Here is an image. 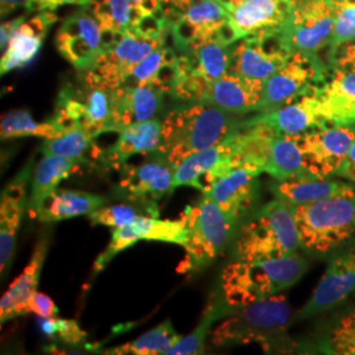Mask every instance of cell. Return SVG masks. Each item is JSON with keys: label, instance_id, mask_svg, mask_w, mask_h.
I'll return each mask as SVG.
<instances>
[{"label": "cell", "instance_id": "6da1fadb", "mask_svg": "<svg viewBox=\"0 0 355 355\" xmlns=\"http://www.w3.org/2000/svg\"><path fill=\"white\" fill-rule=\"evenodd\" d=\"M306 270V259L296 253L253 262L233 261L223 270L209 302L218 308L224 318L237 309L291 287Z\"/></svg>", "mask_w": 355, "mask_h": 355}, {"label": "cell", "instance_id": "7a4b0ae2", "mask_svg": "<svg viewBox=\"0 0 355 355\" xmlns=\"http://www.w3.org/2000/svg\"><path fill=\"white\" fill-rule=\"evenodd\" d=\"M242 114L212 104L184 102L166 114L157 153L177 167L195 153L229 140L243 128Z\"/></svg>", "mask_w": 355, "mask_h": 355}, {"label": "cell", "instance_id": "3957f363", "mask_svg": "<svg viewBox=\"0 0 355 355\" xmlns=\"http://www.w3.org/2000/svg\"><path fill=\"white\" fill-rule=\"evenodd\" d=\"M300 248L290 204L274 199L242 220L232 241V259L253 262L291 255Z\"/></svg>", "mask_w": 355, "mask_h": 355}, {"label": "cell", "instance_id": "277c9868", "mask_svg": "<svg viewBox=\"0 0 355 355\" xmlns=\"http://www.w3.org/2000/svg\"><path fill=\"white\" fill-rule=\"evenodd\" d=\"M179 220L187 230V242L183 246L186 258L178 268L183 274L199 272L211 266L232 243L240 224L207 192L196 203L187 205Z\"/></svg>", "mask_w": 355, "mask_h": 355}, {"label": "cell", "instance_id": "5b68a950", "mask_svg": "<svg viewBox=\"0 0 355 355\" xmlns=\"http://www.w3.org/2000/svg\"><path fill=\"white\" fill-rule=\"evenodd\" d=\"M300 248L311 255H327L355 237V195L292 207Z\"/></svg>", "mask_w": 355, "mask_h": 355}, {"label": "cell", "instance_id": "8992f818", "mask_svg": "<svg viewBox=\"0 0 355 355\" xmlns=\"http://www.w3.org/2000/svg\"><path fill=\"white\" fill-rule=\"evenodd\" d=\"M291 322V306L283 296L274 295L227 315L212 331V343L218 347L280 343Z\"/></svg>", "mask_w": 355, "mask_h": 355}, {"label": "cell", "instance_id": "52a82bcc", "mask_svg": "<svg viewBox=\"0 0 355 355\" xmlns=\"http://www.w3.org/2000/svg\"><path fill=\"white\" fill-rule=\"evenodd\" d=\"M263 83L232 73L214 80L180 76H178L170 96L182 102L207 103L233 114H245L258 111Z\"/></svg>", "mask_w": 355, "mask_h": 355}, {"label": "cell", "instance_id": "ba28073f", "mask_svg": "<svg viewBox=\"0 0 355 355\" xmlns=\"http://www.w3.org/2000/svg\"><path fill=\"white\" fill-rule=\"evenodd\" d=\"M112 111V91L89 85L80 78V85L67 83L55 102L51 119L69 132L82 128L92 137L107 133Z\"/></svg>", "mask_w": 355, "mask_h": 355}, {"label": "cell", "instance_id": "9c48e42d", "mask_svg": "<svg viewBox=\"0 0 355 355\" xmlns=\"http://www.w3.org/2000/svg\"><path fill=\"white\" fill-rule=\"evenodd\" d=\"M114 189L116 198L132 203L148 215L158 217V202L175 190L171 165L159 153L149 154L146 161L139 165H124Z\"/></svg>", "mask_w": 355, "mask_h": 355}, {"label": "cell", "instance_id": "30bf717a", "mask_svg": "<svg viewBox=\"0 0 355 355\" xmlns=\"http://www.w3.org/2000/svg\"><path fill=\"white\" fill-rule=\"evenodd\" d=\"M165 45L166 37L146 36L132 29L114 35L96 62L83 71L80 78L89 85L112 91L121 86L124 76L135 64Z\"/></svg>", "mask_w": 355, "mask_h": 355}, {"label": "cell", "instance_id": "8fae6325", "mask_svg": "<svg viewBox=\"0 0 355 355\" xmlns=\"http://www.w3.org/2000/svg\"><path fill=\"white\" fill-rule=\"evenodd\" d=\"M292 53L280 26L261 31L232 45L228 73L265 82L287 64Z\"/></svg>", "mask_w": 355, "mask_h": 355}, {"label": "cell", "instance_id": "7c38bea8", "mask_svg": "<svg viewBox=\"0 0 355 355\" xmlns=\"http://www.w3.org/2000/svg\"><path fill=\"white\" fill-rule=\"evenodd\" d=\"M114 35L105 33L98 20L82 7L61 23L54 44L64 60L83 73L96 62Z\"/></svg>", "mask_w": 355, "mask_h": 355}, {"label": "cell", "instance_id": "4fadbf2b", "mask_svg": "<svg viewBox=\"0 0 355 355\" xmlns=\"http://www.w3.org/2000/svg\"><path fill=\"white\" fill-rule=\"evenodd\" d=\"M292 51L318 55L330 46L334 29L331 0H300L280 26Z\"/></svg>", "mask_w": 355, "mask_h": 355}, {"label": "cell", "instance_id": "5bb4252c", "mask_svg": "<svg viewBox=\"0 0 355 355\" xmlns=\"http://www.w3.org/2000/svg\"><path fill=\"white\" fill-rule=\"evenodd\" d=\"M325 64L318 55L293 51L287 64L263 83L258 112H266L292 102L313 85H324Z\"/></svg>", "mask_w": 355, "mask_h": 355}, {"label": "cell", "instance_id": "9a60e30c", "mask_svg": "<svg viewBox=\"0 0 355 355\" xmlns=\"http://www.w3.org/2000/svg\"><path fill=\"white\" fill-rule=\"evenodd\" d=\"M296 140L303 153V165L308 175L330 178L337 175L355 141V124L318 128Z\"/></svg>", "mask_w": 355, "mask_h": 355}, {"label": "cell", "instance_id": "2e32d148", "mask_svg": "<svg viewBox=\"0 0 355 355\" xmlns=\"http://www.w3.org/2000/svg\"><path fill=\"white\" fill-rule=\"evenodd\" d=\"M234 136L214 148L195 153L180 162L175 167L174 187L189 186L208 192L220 178L245 166L237 152Z\"/></svg>", "mask_w": 355, "mask_h": 355}, {"label": "cell", "instance_id": "e0dca14e", "mask_svg": "<svg viewBox=\"0 0 355 355\" xmlns=\"http://www.w3.org/2000/svg\"><path fill=\"white\" fill-rule=\"evenodd\" d=\"M228 21V11L220 0L199 1L167 20L177 53L190 51L204 41L218 38Z\"/></svg>", "mask_w": 355, "mask_h": 355}, {"label": "cell", "instance_id": "ac0fdd59", "mask_svg": "<svg viewBox=\"0 0 355 355\" xmlns=\"http://www.w3.org/2000/svg\"><path fill=\"white\" fill-rule=\"evenodd\" d=\"M355 292V246L330 261L325 272L296 320H306L336 308Z\"/></svg>", "mask_w": 355, "mask_h": 355}, {"label": "cell", "instance_id": "d6986e66", "mask_svg": "<svg viewBox=\"0 0 355 355\" xmlns=\"http://www.w3.org/2000/svg\"><path fill=\"white\" fill-rule=\"evenodd\" d=\"M322 85H313L279 108L261 112L248 120V123H262L279 135H302L305 132L329 128L331 125L321 116L318 110V92Z\"/></svg>", "mask_w": 355, "mask_h": 355}, {"label": "cell", "instance_id": "ffe728a7", "mask_svg": "<svg viewBox=\"0 0 355 355\" xmlns=\"http://www.w3.org/2000/svg\"><path fill=\"white\" fill-rule=\"evenodd\" d=\"M167 91L153 83L120 86L112 89V111L107 132L155 119L161 111Z\"/></svg>", "mask_w": 355, "mask_h": 355}, {"label": "cell", "instance_id": "44dd1931", "mask_svg": "<svg viewBox=\"0 0 355 355\" xmlns=\"http://www.w3.org/2000/svg\"><path fill=\"white\" fill-rule=\"evenodd\" d=\"M261 170L240 166L220 178L207 192L224 212L241 224L253 212L259 196Z\"/></svg>", "mask_w": 355, "mask_h": 355}, {"label": "cell", "instance_id": "7402d4cb", "mask_svg": "<svg viewBox=\"0 0 355 355\" xmlns=\"http://www.w3.org/2000/svg\"><path fill=\"white\" fill-rule=\"evenodd\" d=\"M32 177V164L26 165L6 186L0 202V270L4 277L12 265L17 232L26 208V187Z\"/></svg>", "mask_w": 355, "mask_h": 355}, {"label": "cell", "instance_id": "603a6c76", "mask_svg": "<svg viewBox=\"0 0 355 355\" xmlns=\"http://www.w3.org/2000/svg\"><path fill=\"white\" fill-rule=\"evenodd\" d=\"M300 0H242L224 3L237 38L279 28Z\"/></svg>", "mask_w": 355, "mask_h": 355}, {"label": "cell", "instance_id": "cb8c5ba5", "mask_svg": "<svg viewBox=\"0 0 355 355\" xmlns=\"http://www.w3.org/2000/svg\"><path fill=\"white\" fill-rule=\"evenodd\" d=\"M114 144L99 152L96 161L108 170L119 171L133 155H149L157 152L162 137V120L152 119L120 129Z\"/></svg>", "mask_w": 355, "mask_h": 355}, {"label": "cell", "instance_id": "d4e9b609", "mask_svg": "<svg viewBox=\"0 0 355 355\" xmlns=\"http://www.w3.org/2000/svg\"><path fill=\"white\" fill-rule=\"evenodd\" d=\"M57 21L58 16L53 11H40L29 20H24L21 26L15 31L7 48L1 54V76L33 62L51 26Z\"/></svg>", "mask_w": 355, "mask_h": 355}, {"label": "cell", "instance_id": "484cf974", "mask_svg": "<svg viewBox=\"0 0 355 355\" xmlns=\"http://www.w3.org/2000/svg\"><path fill=\"white\" fill-rule=\"evenodd\" d=\"M268 189L274 198L290 204L291 207L316 203L343 195H355V183L337 182L329 178L313 175L292 178L287 180L272 179Z\"/></svg>", "mask_w": 355, "mask_h": 355}, {"label": "cell", "instance_id": "4316f807", "mask_svg": "<svg viewBox=\"0 0 355 355\" xmlns=\"http://www.w3.org/2000/svg\"><path fill=\"white\" fill-rule=\"evenodd\" d=\"M316 98L320 114L329 125L355 124V73L333 69Z\"/></svg>", "mask_w": 355, "mask_h": 355}, {"label": "cell", "instance_id": "83f0119b", "mask_svg": "<svg viewBox=\"0 0 355 355\" xmlns=\"http://www.w3.org/2000/svg\"><path fill=\"white\" fill-rule=\"evenodd\" d=\"M49 248V239L42 236L38 240L32 257L19 278L13 282L0 300V322L4 324L12 318L28 315L26 302L37 291L41 270Z\"/></svg>", "mask_w": 355, "mask_h": 355}, {"label": "cell", "instance_id": "f1b7e54d", "mask_svg": "<svg viewBox=\"0 0 355 355\" xmlns=\"http://www.w3.org/2000/svg\"><path fill=\"white\" fill-rule=\"evenodd\" d=\"M232 45L218 38L204 41L190 51L178 53L179 76H199L208 80L218 79L229 71Z\"/></svg>", "mask_w": 355, "mask_h": 355}, {"label": "cell", "instance_id": "f546056e", "mask_svg": "<svg viewBox=\"0 0 355 355\" xmlns=\"http://www.w3.org/2000/svg\"><path fill=\"white\" fill-rule=\"evenodd\" d=\"M179 76L178 53L175 49L162 46L150 53L141 62L128 71L121 86H139L153 83L167 91L170 95Z\"/></svg>", "mask_w": 355, "mask_h": 355}, {"label": "cell", "instance_id": "4dcf8cb0", "mask_svg": "<svg viewBox=\"0 0 355 355\" xmlns=\"http://www.w3.org/2000/svg\"><path fill=\"white\" fill-rule=\"evenodd\" d=\"M105 203L107 199L101 195L57 189L45 199L33 218L42 224H51L73 217L89 216Z\"/></svg>", "mask_w": 355, "mask_h": 355}, {"label": "cell", "instance_id": "1f68e13d", "mask_svg": "<svg viewBox=\"0 0 355 355\" xmlns=\"http://www.w3.org/2000/svg\"><path fill=\"white\" fill-rule=\"evenodd\" d=\"M82 164L83 162L58 155H44L36 166L32 179L29 199V214L32 217H35L45 199L57 190L58 184L76 173Z\"/></svg>", "mask_w": 355, "mask_h": 355}, {"label": "cell", "instance_id": "d6a6232c", "mask_svg": "<svg viewBox=\"0 0 355 355\" xmlns=\"http://www.w3.org/2000/svg\"><path fill=\"white\" fill-rule=\"evenodd\" d=\"M265 173L275 180L308 175L303 165V153L296 135H277L271 144Z\"/></svg>", "mask_w": 355, "mask_h": 355}, {"label": "cell", "instance_id": "836d02e7", "mask_svg": "<svg viewBox=\"0 0 355 355\" xmlns=\"http://www.w3.org/2000/svg\"><path fill=\"white\" fill-rule=\"evenodd\" d=\"M64 132L51 117L44 123L35 121L33 116L26 110H12L1 117L0 136L1 140L19 137H41L51 140L62 136Z\"/></svg>", "mask_w": 355, "mask_h": 355}, {"label": "cell", "instance_id": "e575fe53", "mask_svg": "<svg viewBox=\"0 0 355 355\" xmlns=\"http://www.w3.org/2000/svg\"><path fill=\"white\" fill-rule=\"evenodd\" d=\"M180 338L182 337L174 329L171 321L166 320L155 328L144 333L135 341L108 349L107 352H104V354L167 355Z\"/></svg>", "mask_w": 355, "mask_h": 355}, {"label": "cell", "instance_id": "d590c367", "mask_svg": "<svg viewBox=\"0 0 355 355\" xmlns=\"http://www.w3.org/2000/svg\"><path fill=\"white\" fill-rule=\"evenodd\" d=\"M108 35L130 31L133 7L130 0H91L85 7Z\"/></svg>", "mask_w": 355, "mask_h": 355}, {"label": "cell", "instance_id": "8d00e7d4", "mask_svg": "<svg viewBox=\"0 0 355 355\" xmlns=\"http://www.w3.org/2000/svg\"><path fill=\"white\" fill-rule=\"evenodd\" d=\"M324 354L355 355V308L337 318L320 340Z\"/></svg>", "mask_w": 355, "mask_h": 355}, {"label": "cell", "instance_id": "74e56055", "mask_svg": "<svg viewBox=\"0 0 355 355\" xmlns=\"http://www.w3.org/2000/svg\"><path fill=\"white\" fill-rule=\"evenodd\" d=\"M94 140L82 128H74L57 139L46 140L40 148L42 155H58L79 162H86V153L94 148Z\"/></svg>", "mask_w": 355, "mask_h": 355}, {"label": "cell", "instance_id": "f35d334b", "mask_svg": "<svg viewBox=\"0 0 355 355\" xmlns=\"http://www.w3.org/2000/svg\"><path fill=\"white\" fill-rule=\"evenodd\" d=\"M133 224L141 240L168 242L180 246L187 242V230L180 220H159L154 216L141 215Z\"/></svg>", "mask_w": 355, "mask_h": 355}, {"label": "cell", "instance_id": "ab89813d", "mask_svg": "<svg viewBox=\"0 0 355 355\" xmlns=\"http://www.w3.org/2000/svg\"><path fill=\"white\" fill-rule=\"evenodd\" d=\"M223 318L220 311L216 305L211 302L208 303L207 309L204 311L203 318L199 321L198 327L190 334L182 337L177 345L173 346V349L167 355H198L204 354L205 352V340L209 333L212 324Z\"/></svg>", "mask_w": 355, "mask_h": 355}, {"label": "cell", "instance_id": "60d3db41", "mask_svg": "<svg viewBox=\"0 0 355 355\" xmlns=\"http://www.w3.org/2000/svg\"><path fill=\"white\" fill-rule=\"evenodd\" d=\"M334 10V29L330 51L355 38V0H331Z\"/></svg>", "mask_w": 355, "mask_h": 355}, {"label": "cell", "instance_id": "b9f144b4", "mask_svg": "<svg viewBox=\"0 0 355 355\" xmlns=\"http://www.w3.org/2000/svg\"><path fill=\"white\" fill-rule=\"evenodd\" d=\"M40 330L51 340L76 346L87 340V333L79 327L76 320L70 318H48L38 321Z\"/></svg>", "mask_w": 355, "mask_h": 355}, {"label": "cell", "instance_id": "7bdbcfd3", "mask_svg": "<svg viewBox=\"0 0 355 355\" xmlns=\"http://www.w3.org/2000/svg\"><path fill=\"white\" fill-rule=\"evenodd\" d=\"M140 240L139 232L133 223L114 228L111 241L105 248V250L102 254H99L98 259L94 263V274H98L103 271L117 254L133 246L136 242H139Z\"/></svg>", "mask_w": 355, "mask_h": 355}, {"label": "cell", "instance_id": "ee69618b", "mask_svg": "<svg viewBox=\"0 0 355 355\" xmlns=\"http://www.w3.org/2000/svg\"><path fill=\"white\" fill-rule=\"evenodd\" d=\"M141 208L130 204H116L101 207L92 214H89V220L92 225H104L110 228H117L121 225L132 224L140 217Z\"/></svg>", "mask_w": 355, "mask_h": 355}, {"label": "cell", "instance_id": "f6af8a7d", "mask_svg": "<svg viewBox=\"0 0 355 355\" xmlns=\"http://www.w3.org/2000/svg\"><path fill=\"white\" fill-rule=\"evenodd\" d=\"M26 311L29 313H35L38 318H55L58 315V308L54 304L51 297L42 292L35 291L26 302Z\"/></svg>", "mask_w": 355, "mask_h": 355}, {"label": "cell", "instance_id": "bcb514c9", "mask_svg": "<svg viewBox=\"0 0 355 355\" xmlns=\"http://www.w3.org/2000/svg\"><path fill=\"white\" fill-rule=\"evenodd\" d=\"M333 69L355 73V38L329 53Z\"/></svg>", "mask_w": 355, "mask_h": 355}, {"label": "cell", "instance_id": "7dc6e473", "mask_svg": "<svg viewBox=\"0 0 355 355\" xmlns=\"http://www.w3.org/2000/svg\"><path fill=\"white\" fill-rule=\"evenodd\" d=\"M130 1H132V7H133L132 28L145 17L166 15L162 8V4H161V0H130Z\"/></svg>", "mask_w": 355, "mask_h": 355}, {"label": "cell", "instance_id": "c3c4849f", "mask_svg": "<svg viewBox=\"0 0 355 355\" xmlns=\"http://www.w3.org/2000/svg\"><path fill=\"white\" fill-rule=\"evenodd\" d=\"M91 0H28L24 8L28 12L55 11L62 6H80L86 7Z\"/></svg>", "mask_w": 355, "mask_h": 355}, {"label": "cell", "instance_id": "681fc988", "mask_svg": "<svg viewBox=\"0 0 355 355\" xmlns=\"http://www.w3.org/2000/svg\"><path fill=\"white\" fill-rule=\"evenodd\" d=\"M199 1H204V0H161V4L165 11L166 17L168 20L175 15L184 12L186 10L190 8L191 6Z\"/></svg>", "mask_w": 355, "mask_h": 355}, {"label": "cell", "instance_id": "f907efd6", "mask_svg": "<svg viewBox=\"0 0 355 355\" xmlns=\"http://www.w3.org/2000/svg\"><path fill=\"white\" fill-rule=\"evenodd\" d=\"M28 13L29 12L26 11L24 15L19 16L17 19H13L11 21H7V23H1V28H0V48H1V51H4V49L7 48L10 38L12 37L15 31L21 26V23L26 20Z\"/></svg>", "mask_w": 355, "mask_h": 355}, {"label": "cell", "instance_id": "816d5d0a", "mask_svg": "<svg viewBox=\"0 0 355 355\" xmlns=\"http://www.w3.org/2000/svg\"><path fill=\"white\" fill-rule=\"evenodd\" d=\"M338 177L343 178L347 182L355 183V141L349 150V154L343 162V167L340 168Z\"/></svg>", "mask_w": 355, "mask_h": 355}, {"label": "cell", "instance_id": "f5cc1de1", "mask_svg": "<svg viewBox=\"0 0 355 355\" xmlns=\"http://www.w3.org/2000/svg\"><path fill=\"white\" fill-rule=\"evenodd\" d=\"M28 0H0V11L1 17L12 13L20 7H24Z\"/></svg>", "mask_w": 355, "mask_h": 355}, {"label": "cell", "instance_id": "db71d44e", "mask_svg": "<svg viewBox=\"0 0 355 355\" xmlns=\"http://www.w3.org/2000/svg\"><path fill=\"white\" fill-rule=\"evenodd\" d=\"M220 1H224V3H239V1H242V0H220Z\"/></svg>", "mask_w": 355, "mask_h": 355}]
</instances>
